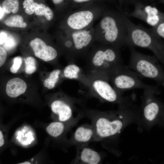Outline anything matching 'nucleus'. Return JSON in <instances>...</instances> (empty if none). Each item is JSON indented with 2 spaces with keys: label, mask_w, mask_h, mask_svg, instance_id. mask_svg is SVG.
I'll list each match as a JSON object with an SVG mask.
<instances>
[{
  "label": "nucleus",
  "mask_w": 164,
  "mask_h": 164,
  "mask_svg": "<svg viewBox=\"0 0 164 164\" xmlns=\"http://www.w3.org/2000/svg\"><path fill=\"white\" fill-rule=\"evenodd\" d=\"M132 99L118 105L117 111L84 109L94 131V142H108L117 139L128 124L140 116V109Z\"/></svg>",
  "instance_id": "1"
},
{
  "label": "nucleus",
  "mask_w": 164,
  "mask_h": 164,
  "mask_svg": "<svg viewBox=\"0 0 164 164\" xmlns=\"http://www.w3.org/2000/svg\"><path fill=\"white\" fill-rule=\"evenodd\" d=\"M94 26L96 42L116 46H125L128 29L122 11L105 10Z\"/></svg>",
  "instance_id": "2"
},
{
  "label": "nucleus",
  "mask_w": 164,
  "mask_h": 164,
  "mask_svg": "<svg viewBox=\"0 0 164 164\" xmlns=\"http://www.w3.org/2000/svg\"><path fill=\"white\" fill-rule=\"evenodd\" d=\"M128 29L125 46H138L152 51L159 62L164 65V41L152 28H146L132 22L124 13Z\"/></svg>",
  "instance_id": "3"
},
{
  "label": "nucleus",
  "mask_w": 164,
  "mask_h": 164,
  "mask_svg": "<svg viewBox=\"0 0 164 164\" xmlns=\"http://www.w3.org/2000/svg\"><path fill=\"white\" fill-rule=\"evenodd\" d=\"M120 49L113 46L94 43L86 56L88 70L107 74L116 67L122 64Z\"/></svg>",
  "instance_id": "4"
},
{
  "label": "nucleus",
  "mask_w": 164,
  "mask_h": 164,
  "mask_svg": "<svg viewBox=\"0 0 164 164\" xmlns=\"http://www.w3.org/2000/svg\"><path fill=\"white\" fill-rule=\"evenodd\" d=\"M130 58L127 66L137 73L140 77L149 78L164 86V70L154 56L142 53L133 46H128Z\"/></svg>",
  "instance_id": "5"
},
{
  "label": "nucleus",
  "mask_w": 164,
  "mask_h": 164,
  "mask_svg": "<svg viewBox=\"0 0 164 164\" xmlns=\"http://www.w3.org/2000/svg\"><path fill=\"white\" fill-rule=\"evenodd\" d=\"M87 74L89 80L87 87L90 95L101 102L118 105L129 100L131 97H124L109 83V80L105 73L88 71Z\"/></svg>",
  "instance_id": "6"
},
{
  "label": "nucleus",
  "mask_w": 164,
  "mask_h": 164,
  "mask_svg": "<svg viewBox=\"0 0 164 164\" xmlns=\"http://www.w3.org/2000/svg\"><path fill=\"white\" fill-rule=\"evenodd\" d=\"M107 75L114 88L122 94L125 91L135 89H159L156 86L143 82L137 73L123 64L116 67Z\"/></svg>",
  "instance_id": "7"
},
{
  "label": "nucleus",
  "mask_w": 164,
  "mask_h": 164,
  "mask_svg": "<svg viewBox=\"0 0 164 164\" xmlns=\"http://www.w3.org/2000/svg\"><path fill=\"white\" fill-rule=\"evenodd\" d=\"M144 90L140 115L144 125L150 127L162 121H164V104L155 96L160 94L159 89Z\"/></svg>",
  "instance_id": "8"
},
{
  "label": "nucleus",
  "mask_w": 164,
  "mask_h": 164,
  "mask_svg": "<svg viewBox=\"0 0 164 164\" xmlns=\"http://www.w3.org/2000/svg\"><path fill=\"white\" fill-rule=\"evenodd\" d=\"M94 26L79 30H68L64 46L73 59L86 56L95 42Z\"/></svg>",
  "instance_id": "9"
},
{
  "label": "nucleus",
  "mask_w": 164,
  "mask_h": 164,
  "mask_svg": "<svg viewBox=\"0 0 164 164\" xmlns=\"http://www.w3.org/2000/svg\"><path fill=\"white\" fill-rule=\"evenodd\" d=\"M105 11L101 9H84L70 13L66 20L68 30H81L93 26Z\"/></svg>",
  "instance_id": "10"
},
{
  "label": "nucleus",
  "mask_w": 164,
  "mask_h": 164,
  "mask_svg": "<svg viewBox=\"0 0 164 164\" xmlns=\"http://www.w3.org/2000/svg\"><path fill=\"white\" fill-rule=\"evenodd\" d=\"M80 99L72 98L69 102L58 99L54 101L51 103V108L52 112L57 116L59 121L69 122L77 119H80L84 116L75 117L74 113L77 111L81 112L83 108L78 110L77 105L80 104Z\"/></svg>",
  "instance_id": "11"
},
{
  "label": "nucleus",
  "mask_w": 164,
  "mask_h": 164,
  "mask_svg": "<svg viewBox=\"0 0 164 164\" xmlns=\"http://www.w3.org/2000/svg\"><path fill=\"white\" fill-rule=\"evenodd\" d=\"M128 17L141 20L154 28L164 21V13L151 5H137L132 12L125 13Z\"/></svg>",
  "instance_id": "12"
},
{
  "label": "nucleus",
  "mask_w": 164,
  "mask_h": 164,
  "mask_svg": "<svg viewBox=\"0 0 164 164\" xmlns=\"http://www.w3.org/2000/svg\"><path fill=\"white\" fill-rule=\"evenodd\" d=\"M74 164H98L102 162L103 157L101 153L90 147L88 144L76 146Z\"/></svg>",
  "instance_id": "13"
},
{
  "label": "nucleus",
  "mask_w": 164,
  "mask_h": 164,
  "mask_svg": "<svg viewBox=\"0 0 164 164\" xmlns=\"http://www.w3.org/2000/svg\"><path fill=\"white\" fill-rule=\"evenodd\" d=\"M30 45L35 55L45 61L55 59L58 56L57 50L53 47L47 45L41 39L36 38L30 42Z\"/></svg>",
  "instance_id": "14"
},
{
  "label": "nucleus",
  "mask_w": 164,
  "mask_h": 164,
  "mask_svg": "<svg viewBox=\"0 0 164 164\" xmlns=\"http://www.w3.org/2000/svg\"><path fill=\"white\" fill-rule=\"evenodd\" d=\"M94 131L91 124H84L78 127L71 138L72 144L76 146L87 145L94 141Z\"/></svg>",
  "instance_id": "15"
},
{
  "label": "nucleus",
  "mask_w": 164,
  "mask_h": 164,
  "mask_svg": "<svg viewBox=\"0 0 164 164\" xmlns=\"http://www.w3.org/2000/svg\"><path fill=\"white\" fill-rule=\"evenodd\" d=\"M63 74L66 78L78 81L87 87L89 85V80L87 73L74 63L67 66L63 70Z\"/></svg>",
  "instance_id": "16"
},
{
  "label": "nucleus",
  "mask_w": 164,
  "mask_h": 164,
  "mask_svg": "<svg viewBox=\"0 0 164 164\" xmlns=\"http://www.w3.org/2000/svg\"><path fill=\"white\" fill-rule=\"evenodd\" d=\"M26 88V84L23 80L19 78H14L7 83L6 92L9 97H16L23 94Z\"/></svg>",
  "instance_id": "17"
},
{
  "label": "nucleus",
  "mask_w": 164,
  "mask_h": 164,
  "mask_svg": "<svg viewBox=\"0 0 164 164\" xmlns=\"http://www.w3.org/2000/svg\"><path fill=\"white\" fill-rule=\"evenodd\" d=\"M63 122L57 121L50 123L46 127V131L52 137L56 138L62 135L65 130Z\"/></svg>",
  "instance_id": "18"
},
{
  "label": "nucleus",
  "mask_w": 164,
  "mask_h": 164,
  "mask_svg": "<svg viewBox=\"0 0 164 164\" xmlns=\"http://www.w3.org/2000/svg\"><path fill=\"white\" fill-rule=\"evenodd\" d=\"M4 23L6 26L11 27L24 28L27 26L22 17L18 15L9 16L5 20Z\"/></svg>",
  "instance_id": "19"
},
{
  "label": "nucleus",
  "mask_w": 164,
  "mask_h": 164,
  "mask_svg": "<svg viewBox=\"0 0 164 164\" xmlns=\"http://www.w3.org/2000/svg\"><path fill=\"white\" fill-rule=\"evenodd\" d=\"M61 72V70L58 69L54 70L52 71L48 77L44 80V86L49 89L53 88L59 80Z\"/></svg>",
  "instance_id": "20"
},
{
  "label": "nucleus",
  "mask_w": 164,
  "mask_h": 164,
  "mask_svg": "<svg viewBox=\"0 0 164 164\" xmlns=\"http://www.w3.org/2000/svg\"><path fill=\"white\" fill-rule=\"evenodd\" d=\"M2 8L5 14H9L11 12L15 13L19 9V1L18 0H5L2 3Z\"/></svg>",
  "instance_id": "21"
},
{
  "label": "nucleus",
  "mask_w": 164,
  "mask_h": 164,
  "mask_svg": "<svg viewBox=\"0 0 164 164\" xmlns=\"http://www.w3.org/2000/svg\"><path fill=\"white\" fill-rule=\"evenodd\" d=\"M26 65L25 72L28 74L34 73L36 70V60L32 56L27 57L24 60Z\"/></svg>",
  "instance_id": "22"
},
{
  "label": "nucleus",
  "mask_w": 164,
  "mask_h": 164,
  "mask_svg": "<svg viewBox=\"0 0 164 164\" xmlns=\"http://www.w3.org/2000/svg\"><path fill=\"white\" fill-rule=\"evenodd\" d=\"M22 4L25 12L28 15H31L34 12L38 4L34 2L33 0H25Z\"/></svg>",
  "instance_id": "23"
},
{
  "label": "nucleus",
  "mask_w": 164,
  "mask_h": 164,
  "mask_svg": "<svg viewBox=\"0 0 164 164\" xmlns=\"http://www.w3.org/2000/svg\"><path fill=\"white\" fill-rule=\"evenodd\" d=\"M22 63V59L20 56L15 57L12 65L10 68V71L12 73H16L19 70Z\"/></svg>",
  "instance_id": "24"
},
{
  "label": "nucleus",
  "mask_w": 164,
  "mask_h": 164,
  "mask_svg": "<svg viewBox=\"0 0 164 164\" xmlns=\"http://www.w3.org/2000/svg\"><path fill=\"white\" fill-rule=\"evenodd\" d=\"M152 29L159 36L164 39V21L161 22L156 27L152 28Z\"/></svg>",
  "instance_id": "25"
},
{
  "label": "nucleus",
  "mask_w": 164,
  "mask_h": 164,
  "mask_svg": "<svg viewBox=\"0 0 164 164\" xmlns=\"http://www.w3.org/2000/svg\"><path fill=\"white\" fill-rule=\"evenodd\" d=\"M4 43L5 49L8 50L13 48L16 45V43L14 38L11 37H7L6 40Z\"/></svg>",
  "instance_id": "26"
},
{
  "label": "nucleus",
  "mask_w": 164,
  "mask_h": 164,
  "mask_svg": "<svg viewBox=\"0 0 164 164\" xmlns=\"http://www.w3.org/2000/svg\"><path fill=\"white\" fill-rule=\"evenodd\" d=\"M46 6L44 4L42 3L38 4L36 7L34 13L38 16L44 15L46 12Z\"/></svg>",
  "instance_id": "27"
},
{
  "label": "nucleus",
  "mask_w": 164,
  "mask_h": 164,
  "mask_svg": "<svg viewBox=\"0 0 164 164\" xmlns=\"http://www.w3.org/2000/svg\"><path fill=\"white\" fill-rule=\"evenodd\" d=\"M7 58V53L5 49L0 47V67L2 66L5 62Z\"/></svg>",
  "instance_id": "28"
},
{
  "label": "nucleus",
  "mask_w": 164,
  "mask_h": 164,
  "mask_svg": "<svg viewBox=\"0 0 164 164\" xmlns=\"http://www.w3.org/2000/svg\"><path fill=\"white\" fill-rule=\"evenodd\" d=\"M44 16L48 21L51 20L53 18V12L52 10L48 7L46 6V12Z\"/></svg>",
  "instance_id": "29"
},
{
  "label": "nucleus",
  "mask_w": 164,
  "mask_h": 164,
  "mask_svg": "<svg viewBox=\"0 0 164 164\" xmlns=\"http://www.w3.org/2000/svg\"><path fill=\"white\" fill-rule=\"evenodd\" d=\"M0 45H2L5 41L7 39V36L5 33L2 32L0 33Z\"/></svg>",
  "instance_id": "30"
},
{
  "label": "nucleus",
  "mask_w": 164,
  "mask_h": 164,
  "mask_svg": "<svg viewBox=\"0 0 164 164\" xmlns=\"http://www.w3.org/2000/svg\"><path fill=\"white\" fill-rule=\"evenodd\" d=\"M4 141L3 134L1 131H0V147L2 146L4 144Z\"/></svg>",
  "instance_id": "31"
},
{
  "label": "nucleus",
  "mask_w": 164,
  "mask_h": 164,
  "mask_svg": "<svg viewBox=\"0 0 164 164\" xmlns=\"http://www.w3.org/2000/svg\"><path fill=\"white\" fill-rule=\"evenodd\" d=\"M73 1L76 3H80L89 1L91 0H73Z\"/></svg>",
  "instance_id": "32"
},
{
  "label": "nucleus",
  "mask_w": 164,
  "mask_h": 164,
  "mask_svg": "<svg viewBox=\"0 0 164 164\" xmlns=\"http://www.w3.org/2000/svg\"><path fill=\"white\" fill-rule=\"evenodd\" d=\"M0 19L1 20L4 16L5 13L4 12L2 7H0Z\"/></svg>",
  "instance_id": "33"
},
{
  "label": "nucleus",
  "mask_w": 164,
  "mask_h": 164,
  "mask_svg": "<svg viewBox=\"0 0 164 164\" xmlns=\"http://www.w3.org/2000/svg\"><path fill=\"white\" fill-rule=\"evenodd\" d=\"M53 2L55 4L58 5L62 3L64 0H52Z\"/></svg>",
  "instance_id": "34"
},
{
  "label": "nucleus",
  "mask_w": 164,
  "mask_h": 164,
  "mask_svg": "<svg viewBox=\"0 0 164 164\" xmlns=\"http://www.w3.org/2000/svg\"><path fill=\"white\" fill-rule=\"evenodd\" d=\"M31 164V163L30 162H29L26 161V162H23L19 163V164Z\"/></svg>",
  "instance_id": "35"
},
{
  "label": "nucleus",
  "mask_w": 164,
  "mask_h": 164,
  "mask_svg": "<svg viewBox=\"0 0 164 164\" xmlns=\"http://www.w3.org/2000/svg\"><path fill=\"white\" fill-rule=\"evenodd\" d=\"M161 0L162 2L164 3V0Z\"/></svg>",
  "instance_id": "36"
}]
</instances>
